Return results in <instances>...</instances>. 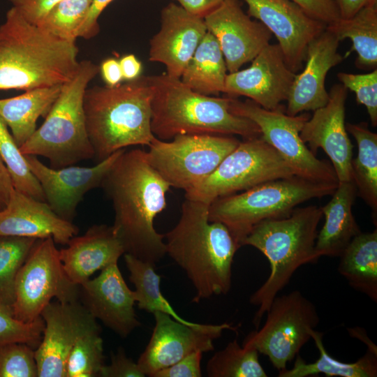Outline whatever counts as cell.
Listing matches in <instances>:
<instances>
[{
    "instance_id": "1",
    "label": "cell",
    "mask_w": 377,
    "mask_h": 377,
    "mask_svg": "<svg viewBox=\"0 0 377 377\" xmlns=\"http://www.w3.org/2000/svg\"><path fill=\"white\" fill-rule=\"evenodd\" d=\"M100 187L112 202V226L124 254L155 265L166 254V246L154 222L166 207L170 186L151 165L147 151L125 149Z\"/></svg>"
},
{
    "instance_id": "2",
    "label": "cell",
    "mask_w": 377,
    "mask_h": 377,
    "mask_svg": "<svg viewBox=\"0 0 377 377\" xmlns=\"http://www.w3.org/2000/svg\"><path fill=\"white\" fill-rule=\"evenodd\" d=\"M209 207L185 198L178 223L164 235L166 253L195 288V302L230 291L233 259L241 247L224 224L209 220Z\"/></svg>"
},
{
    "instance_id": "3",
    "label": "cell",
    "mask_w": 377,
    "mask_h": 377,
    "mask_svg": "<svg viewBox=\"0 0 377 377\" xmlns=\"http://www.w3.org/2000/svg\"><path fill=\"white\" fill-rule=\"evenodd\" d=\"M77 56L75 43L56 38L11 7L0 26V90L62 85L75 74Z\"/></svg>"
},
{
    "instance_id": "4",
    "label": "cell",
    "mask_w": 377,
    "mask_h": 377,
    "mask_svg": "<svg viewBox=\"0 0 377 377\" xmlns=\"http://www.w3.org/2000/svg\"><path fill=\"white\" fill-rule=\"evenodd\" d=\"M152 96L145 75L115 87L87 89L86 127L97 163L128 147L150 145L156 138L151 129Z\"/></svg>"
},
{
    "instance_id": "5",
    "label": "cell",
    "mask_w": 377,
    "mask_h": 377,
    "mask_svg": "<svg viewBox=\"0 0 377 377\" xmlns=\"http://www.w3.org/2000/svg\"><path fill=\"white\" fill-rule=\"evenodd\" d=\"M322 216L318 206L296 207L288 216L258 223L242 240V246L260 251L270 265L268 278L249 299L251 304L258 306L253 319L256 329L273 300L297 269L316 263L321 257L316 250V241Z\"/></svg>"
},
{
    "instance_id": "6",
    "label": "cell",
    "mask_w": 377,
    "mask_h": 377,
    "mask_svg": "<svg viewBox=\"0 0 377 377\" xmlns=\"http://www.w3.org/2000/svg\"><path fill=\"white\" fill-rule=\"evenodd\" d=\"M148 77L153 88L151 129L156 138L168 141L184 134L261 136L253 121L229 110L231 97L197 93L166 73Z\"/></svg>"
},
{
    "instance_id": "7",
    "label": "cell",
    "mask_w": 377,
    "mask_h": 377,
    "mask_svg": "<svg viewBox=\"0 0 377 377\" xmlns=\"http://www.w3.org/2000/svg\"><path fill=\"white\" fill-rule=\"evenodd\" d=\"M98 72L99 66L91 61H80L73 78L61 85L43 124L20 147L24 155L43 156L54 168L94 158L86 127L84 97L88 84Z\"/></svg>"
},
{
    "instance_id": "8",
    "label": "cell",
    "mask_w": 377,
    "mask_h": 377,
    "mask_svg": "<svg viewBox=\"0 0 377 377\" xmlns=\"http://www.w3.org/2000/svg\"><path fill=\"white\" fill-rule=\"evenodd\" d=\"M338 184L296 175L270 180L240 193L216 198L209 205V220L224 224L242 246V240L258 223L288 216L310 199L332 195Z\"/></svg>"
},
{
    "instance_id": "9",
    "label": "cell",
    "mask_w": 377,
    "mask_h": 377,
    "mask_svg": "<svg viewBox=\"0 0 377 377\" xmlns=\"http://www.w3.org/2000/svg\"><path fill=\"white\" fill-rule=\"evenodd\" d=\"M293 176L286 161L261 136L244 139L211 175L185 191V198L210 205L216 198Z\"/></svg>"
},
{
    "instance_id": "10",
    "label": "cell",
    "mask_w": 377,
    "mask_h": 377,
    "mask_svg": "<svg viewBox=\"0 0 377 377\" xmlns=\"http://www.w3.org/2000/svg\"><path fill=\"white\" fill-rule=\"evenodd\" d=\"M239 142L232 135H178L170 141L155 138L147 153L170 187L186 191L211 175Z\"/></svg>"
},
{
    "instance_id": "11",
    "label": "cell",
    "mask_w": 377,
    "mask_h": 377,
    "mask_svg": "<svg viewBox=\"0 0 377 377\" xmlns=\"http://www.w3.org/2000/svg\"><path fill=\"white\" fill-rule=\"evenodd\" d=\"M266 313L263 327L251 332L242 345L267 356L280 371L311 339L320 318L314 304L297 290L277 295Z\"/></svg>"
},
{
    "instance_id": "12",
    "label": "cell",
    "mask_w": 377,
    "mask_h": 377,
    "mask_svg": "<svg viewBox=\"0 0 377 377\" xmlns=\"http://www.w3.org/2000/svg\"><path fill=\"white\" fill-rule=\"evenodd\" d=\"M229 110L253 121L260 130L261 138L283 158L296 176L316 182L339 183L333 167L318 159L300 138L309 114L290 116L283 105L266 110L250 99L241 101L232 97Z\"/></svg>"
},
{
    "instance_id": "13",
    "label": "cell",
    "mask_w": 377,
    "mask_h": 377,
    "mask_svg": "<svg viewBox=\"0 0 377 377\" xmlns=\"http://www.w3.org/2000/svg\"><path fill=\"white\" fill-rule=\"evenodd\" d=\"M54 244L52 237L38 239L17 273L13 312L22 322L39 318L54 297L63 303L78 301L80 286L68 276Z\"/></svg>"
},
{
    "instance_id": "14",
    "label": "cell",
    "mask_w": 377,
    "mask_h": 377,
    "mask_svg": "<svg viewBox=\"0 0 377 377\" xmlns=\"http://www.w3.org/2000/svg\"><path fill=\"white\" fill-rule=\"evenodd\" d=\"M153 315L155 325L151 337L137 362L145 376L150 377L194 352L214 350V341L223 331L237 329L228 323L191 325L161 312Z\"/></svg>"
},
{
    "instance_id": "15",
    "label": "cell",
    "mask_w": 377,
    "mask_h": 377,
    "mask_svg": "<svg viewBox=\"0 0 377 377\" xmlns=\"http://www.w3.org/2000/svg\"><path fill=\"white\" fill-rule=\"evenodd\" d=\"M45 327L35 350L38 377H66V364L81 337L101 332L96 319L78 301L49 303L42 311Z\"/></svg>"
},
{
    "instance_id": "16",
    "label": "cell",
    "mask_w": 377,
    "mask_h": 377,
    "mask_svg": "<svg viewBox=\"0 0 377 377\" xmlns=\"http://www.w3.org/2000/svg\"><path fill=\"white\" fill-rule=\"evenodd\" d=\"M247 14L263 23L274 35L290 69L302 68L306 50L327 25L308 14L291 0H243Z\"/></svg>"
},
{
    "instance_id": "17",
    "label": "cell",
    "mask_w": 377,
    "mask_h": 377,
    "mask_svg": "<svg viewBox=\"0 0 377 377\" xmlns=\"http://www.w3.org/2000/svg\"><path fill=\"white\" fill-rule=\"evenodd\" d=\"M124 149L117 151L91 167L73 165L54 168L47 166L35 156H24L43 189L45 202L60 218L72 222L84 195L101 186L104 177Z\"/></svg>"
},
{
    "instance_id": "18",
    "label": "cell",
    "mask_w": 377,
    "mask_h": 377,
    "mask_svg": "<svg viewBox=\"0 0 377 377\" xmlns=\"http://www.w3.org/2000/svg\"><path fill=\"white\" fill-rule=\"evenodd\" d=\"M295 74L279 45L268 44L249 68L227 74L223 93L246 96L266 110H274L287 101Z\"/></svg>"
},
{
    "instance_id": "19",
    "label": "cell",
    "mask_w": 377,
    "mask_h": 377,
    "mask_svg": "<svg viewBox=\"0 0 377 377\" xmlns=\"http://www.w3.org/2000/svg\"><path fill=\"white\" fill-rule=\"evenodd\" d=\"M204 20L219 44L229 73L251 61L272 37L263 23L244 12L239 0H224Z\"/></svg>"
},
{
    "instance_id": "20",
    "label": "cell",
    "mask_w": 377,
    "mask_h": 377,
    "mask_svg": "<svg viewBox=\"0 0 377 377\" xmlns=\"http://www.w3.org/2000/svg\"><path fill=\"white\" fill-rule=\"evenodd\" d=\"M347 95L348 89L342 84H334L327 104L313 111L300 133L314 154L321 148L329 156L339 182L352 180L353 146L345 121Z\"/></svg>"
},
{
    "instance_id": "21",
    "label": "cell",
    "mask_w": 377,
    "mask_h": 377,
    "mask_svg": "<svg viewBox=\"0 0 377 377\" xmlns=\"http://www.w3.org/2000/svg\"><path fill=\"white\" fill-rule=\"evenodd\" d=\"M82 303L88 311L121 337L140 325L134 306L135 294L126 283L117 263L101 270L80 286Z\"/></svg>"
},
{
    "instance_id": "22",
    "label": "cell",
    "mask_w": 377,
    "mask_h": 377,
    "mask_svg": "<svg viewBox=\"0 0 377 377\" xmlns=\"http://www.w3.org/2000/svg\"><path fill=\"white\" fill-rule=\"evenodd\" d=\"M203 17L170 3L161 13V28L149 42V61L163 64L166 74L180 78L207 34Z\"/></svg>"
},
{
    "instance_id": "23",
    "label": "cell",
    "mask_w": 377,
    "mask_h": 377,
    "mask_svg": "<svg viewBox=\"0 0 377 377\" xmlns=\"http://www.w3.org/2000/svg\"><path fill=\"white\" fill-rule=\"evenodd\" d=\"M340 41L328 29L310 43L305 64L300 73H296L287 98L286 113L295 116L314 111L325 105L329 92L325 78L330 70L340 64L342 56L338 52Z\"/></svg>"
},
{
    "instance_id": "24",
    "label": "cell",
    "mask_w": 377,
    "mask_h": 377,
    "mask_svg": "<svg viewBox=\"0 0 377 377\" xmlns=\"http://www.w3.org/2000/svg\"><path fill=\"white\" fill-rule=\"evenodd\" d=\"M77 232L76 226L60 218L46 202L14 188L7 204L0 209V236L52 237L55 243L66 245Z\"/></svg>"
},
{
    "instance_id": "25",
    "label": "cell",
    "mask_w": 377,
    "mask_h": 377,
    "mask_svg": "<svg viewBox=\"0 0 377 377\" xmlns=\"http://www.w3.org/2000/svg\"><path fill=\"white\" fill-rule=\"evenodd\" d=\"M67 246L59 250L66 273L80 286L96 272L117 263L124 247L112 226L94 225L83 235L74 236Z\"/></svg>"
},
{
    "instance_id": "26",
    "label": "cell",
    "mask_w": 377,
    "mask_h": 377,
    "mask_svg": "<svg viewBox=\"0 0 377 377\" xmlns=\"http://www.w3.org/2000/svg\"><path fill=\"white\" fill-rule=\"evenodd\" d=\"M357 194L353 180L339 182L330 201L320 207L325 223L316 241V250L320 256L339 257L361 232L352 212Z\"/></svg>"
},
{
    "instance_id": "27",
    "label": "cell",
    "mask_w": 377,
    "mask_h": 377,
    "mask_svg": "<svg viewBox=\"0 0 377 377\" xmlns=\"http://www.w3.org/2000/svg\"><path fill=\"white\" fill-rule=\"evenodd\" d=\"M61 88V85L38 88L0 99V117L10 128L19 147L35 132L38 118L48 114Z\"/></svg>"
},
{
    "instance_id": "28",
    "label": "cell",
    "mask_w": 377,
    "mask_h": 377,
    "mask_svg": "<svg viewBox=\"0 0 377 377\" xmlns=\"http://www.w3.org/2000/svg\"><path fill=\"white\" fill-rule=\"evenodd\" d=\"M339 258L338 271L349 286L376 302L377 229L356 235Z\"/></svg>"
},
{
    "instance_id": "29",
    "label": "cell",
    "mask_w": 377,
    "mask_h": 377,
    "mask_svg": "<svg viewBox=\"0 0 377 377\" xmlns=\"http://www.w3.org/2000/svg\"><path fill=\"white\" fill-rule=\"evenodd\" d=\"M227 71L219 44L207 31L188 62L180 80L197 93L207 96L219 94L223 92Z\"/></svg>"
},
{
    "instance_id": "30",
    "label": "cell",
    "mask_w": 377,
    "mask_h": 377,
    "mask_svg": "<svg viewBox=\"0 0 377 377\" xmlns=\"http://www.w3.org/2000/svg\"><path fill=\"white\" fill-rule=\"evenodd\" d=\"M320 355L318 359L307 363L299 355L295 357L290 369L279 371V377H307L323 374L326 376L340 377H376L377 376V353L370 349L353 363H346L333 358L327 352L323 342V334L314 330L311 331Z\"/></svg>"
},
{
    "instance_id": "31",
    "label": "cell",
    "mask_w": 377,
    "mask_h": 377,
    "mask_svg": "<svg viewBox=\"0 0 377 377\" xmlns=\"http://www.w3.org/2000/svg\"><path fill=\"white\" fill-rule=\"evenodd\" d=\"M341 42L349 38L352 50L357 57L355 64L360 68L376 69L377 66V1L367 4L353 17L340 18L327 25Z\"/></svg>"
},
{
    "instance_id": "32",
    "label": "cell",
    "mask_w": 377,
    "mask_h": 377,
    "mask_svg": "<svg viewBox=\"0 0 377 377\" xmlns=\"http://www.w3.org/2000/svg\"><path fill=\"white\" fill-rule=\"evenodd\" d=\"M347 132L355 140L358 152L352 159L351 175L357 193L371 207L375 225L377 213V134L367 124H346Z\"/></svg>"
},
{
    "instance_id": "33",
    "label": "cell",
    "mask_w": 377,
    "mask_h": 377,
    "mask_svg": "<svg viewBox=\"0 0 377 377\" xmlns=\"http://www.w3.org/2000/svg\"><path fill=\"white\" fill-rule=\"evenodd\" d=\"M124 261L129 272V280L135 288L134 292L139 309L151 313L156 311L166 313L187 325L196 324L179 316L163 295L161 276L155 272V265L126 253Z\"/></svg>"
},
{
    "instance_id": "34",
    "label": "cell",
    "mask_w": 377,
    "mask_h": 377,
    "mask_svg": "<svg viewBox=\"0 0 377 377\" xmlns=\"http://www.w3.org/2000/svg\"><path fill=\"white\" fill-rule=\"evenodd\" d=\"M259 353L253 348L240 346L237 339L216 352L207 364L209 377H267Z\"/></svg>"
},
{
    "instance_id": "35",
    "label": "cell",
    "mask_w": 377,
    "mask_h": 377,
    "mask_svg": "<svg viewBox=\"0 0 377 377\" xmlns=\"http://www.w3.org/2000/svg\"><path fill=\"white\" fill-rule=\"evenodd\" d=\"M38 239L0 236V304L12 310L17 273Z\"/></svg>"
},
{
    "instance_id": "36",
    "label": "cell",
    "mask_w": 377,
    "mask_h": 377,
    "mask_svg": "<svg viewBox=\"0 0 377 377\" xmlns=\"http://www.w3.org/2000/svg\"><path fill=\"white\" fill-rule=\"evenodd\" d=\"M0 157L10 175L15 189L45 202L43 189L31 171L25 156L21 152L8 127L1 117Z\"/></svg>"
},
{
    "instance_id": "37",
    "label": "cell",
    "mask_w": 377,
    "mask_h": 377,
    "mask_svg": "<svg viewBox=\"0 0 377 377\" xmlns=\"http://www.w3.org/2000/svg\"><path fill=\"white\" fill-rule=\"evenodd\" d=\"M93 0H61L38 25L61 40L75 43Z\"/></svg>"
},
{
    "instance_id": "38",
    "label": "cell",
    "mask_w": 377,
    "mask_h": 377,
    "mask_svg": "<svg viewBox=\"0 0 377 377\" xmlns=\"http://www.w3.org/2000/svg\"><path fill=\"white\" fill-rule=\"evenodd\" d=\"M100 332L89 333L75 343L66 364V377H94L104 364Z\"/></svg>"
},
{
    "instance_id": "39",
    "label": "cell",
    "mask_w": 377,
    "mask_h": 377,
    "mask_svg": "<svg viewBox=\"0 0 377 377\" xmlns=\"http://www.w3.org/2000/svg\"><path fill=\"white\" fill-rule=\"evenodd\" d=\"M45 323L40 316L24 323L17 319L13 310L0 304V346L10 343H22L37 348L42 339Z\"/></svg>"
},
{
    "instance_id": "40",
    "label": "cell",
    "mask_w": 377,
    "mask_h": 377,
    "mask_svg": "<svg viewBox=\"0 0 377 377\" xmlns=\"http://www.w3.org/2000/svg\"><path fill=\"white\" fill-rule=\"evenodd\" d=\"M35 350L22 343L0 346V377H36Z\"/></svg>"
},
{
    "instance_id": "41",
    "label": "cell",
    "mask_w": 377,
    "mask_h": 377,
    "mask_svg": "<svg viewBox=\"0 0 377 377\" xmlns=\"http://www.w3.org/2000/svg\"><path fill=\"white\" fill-rule=\"evenodd\" d=\"M337 77L341 84L353 91L359 104L367 110L373 126L377 125V69L363 74L340 72Z\"/></svg>"
},
{
    "instance_id": "42",
    "label": "cell",
    "mask_w": 377,
    "mask_h": 377,
    "mask_svg": "<svg viewBox=\"0 0 377 377\" xmlns=\"http://www.w3.org/2000/svg\"><path fill=\"white\" fill-rule=\"evenodd\" d=\"M98 376L101 377H145L137 362L128 357L124 350L119 348L116 354H112L109 365L104 364Z\"/></svg>"
},
{
    "instance_id": "43",
    "label": "cell",
    "mask_w": 377,
    "mask_h": 377,
    "mask_svg": "<svg viewBox=\"0 0 377 377\" xmlns=\"http://www.w3.org/2000/svg\"><path fill=\"white\" fill-rule=\"evenodd\" d=\"M202 352L196 351L176 363L154 373L151 377H200Z\"/></svg>"
},
{
    "instance_id": "44",
    "label": "cell",
    "mask_w": 377,
    "mask_h": 377,
    "mask_svg": "<svg viewBox=\"0 0 377 377\" xmlns=\"http://www.w3.org/2000/svg\"><path fill=\"white\" fill-rule=\"evenodd\" d=\"M27 22L38 25L48 12L61 0H8Z\"/></svg>"
},
{
    "instance_id": "45",
    "label": "cell",
    "mask_w": 377,
    "mask_h": 377,
    "mask_svg": "<svg viewBox=\"0 0 377 377\" xmlns=\"http://www.w3.org/2000/svg\"><path fill=\"white\" fill-rule=\"evenodd\" d=\"M308 14L328 25L340 19L334 0H291Z\"/></svg>"
},
{
    "instance_id": "46",
    "label": "cell",
    "mask_w": 377,
    "mask_h": 377,
    "mask_svg": "<svg viewBox=\"0 0 377 377\" xmlns=\"http://www.w3.org/2000/svg\"><path fill=\"white\" fill-rule=\"evenodd\" d=\"M113 0H93L89 14L82 26L78 38L89 39L99 31L98 20L105 8Z\"/></svg>"
},
{
    "instance_id": "47",
    "label": "cell",
    "mask_w": 377,
    "mask_h": 377,
    "mask_svg": "<svg viewBox=\"0 0 377 377\" xmlns=\"http://www.w3.org/2000/svg\"><path fill=\"white\" fill-rule=\"evenodd\" d=\"M101 77L108 87H115L124 80L119 61L110 57L103 60L99 66Z\"/></svg>"
},
{
    "instance_id": "48",
    "label": "cell",
    "mask_w": 377,
    "mask_h": 377,
    "mask_svg": "<svg viewBox=\"0 0 377 377\" xmlns=\"http://www.w3.org/2000/svg\"><path fill=\"white\" fill-rule=\"evenodd\" d=\"M189 13L205 17L219 6L224 0H176Z\"/></svg>"
},
{
    "instance_id": "49",
    "label": "cell",
    "mask_w": 377,
    "mask_h": 377,
    "mask_svg": "<svg viewBox=\"0 0 377 377\" xmlns=\"http://www.w3.org/2000/svg\"><path fill=\"white\" fill-rule=\"evenodd\" d=\"M119 61L124 80L129 82L141 76L142 65L134 54H126L121 57Z\"/></svg>"
},
{
    "instance_id": "50",
    "label": "cell",
    "mask_w": 377,
    "mask_h": 377,
    "mask_svg": "<svg viewBox=\"0 0 377 377\" xmlns=\"http://www.w3.org/2000/svg\"><path fill=\"white\" fill-rule=\"evenodd\" d=\"M340 17L348 19L369 3L377 0H334Z\"/></svg>"
},
{
    "instance_id": "51",
    "label": "cell",
    "mask_w": 377,
    "mask_h": 377,
    "mask_svg": "<svg viewBox=\"0 0 377 377\" xmlns=\"http://www.w3.org/2000/svg\"><path fill=\"white\" fill-rule=\"evenodd\" d=\"M13 188L10 175L0 157V209L7 204Z\"/></svg>"
}]
</instances>
